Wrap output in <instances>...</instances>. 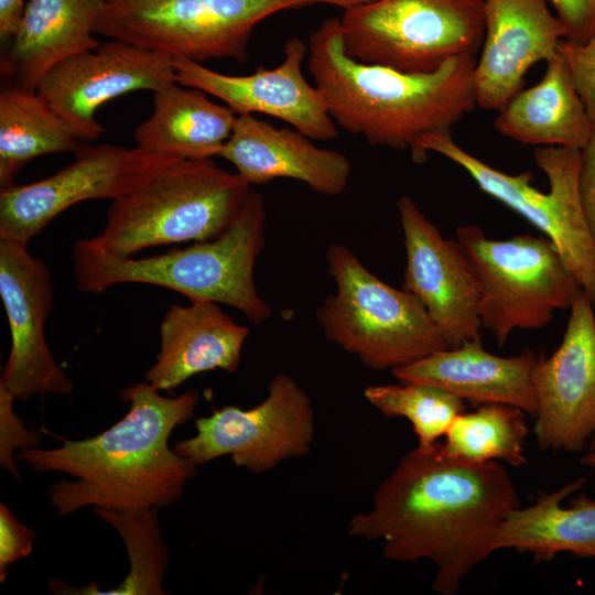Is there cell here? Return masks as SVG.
Wrapping results in <instances>:
<instances>
[{
	"instance_id": "obj_28",
	"label": "cell",
	"mask_w": 595,
	"mask_h": 595,
	"mask_svg": "<svg viewBox=\"0 0 595 595\" xmlns=\"http://www.w3.org/2000/svg\"><path fill=\"white\" fill-rule=\"evenodd\" d=\"M526 414L504 403L478 405L454 419L441 445L447 455L462 461H504L513 467L524 466V441L529 433Z\"/></svg>"
},
{
	"instance_id": "obj_16",
	"label": "cell",
	"mask_w": 595,
	"mask_h": 595,
	"mask_svg": "<svg viewBox=\"0 0 595 595\" xmlns=\"http://www.w3.org/2000/svg\"><path fill=\"white\" fill-rule=\"evenodd\" d=\"M397 206L405 249L402 289L422 303L450 348L480 339L478 290L459 245L445 239L410 197Z\"/></svg>"
},
{
	"instance_id": "obj_21",
	"label": "cell",
	"mask_w": 595,
	"mask_h": 595,
	"mask_svg": "<svg viewBox=\"0 0 595 595\" xmlns=\"http://www.w3.org/2000/svg\"><path fill=\"white\" fill-rule=\"evenodd\" d=\"M249 334L218 303L172 304L161 322L160 350L145 380L159 391H172L201 372H235Z\"/></svg>"
},
{
	"instance_id": "obj_2",
	"label": "cell",
	"mask_w": 595,
	"mask_h": 595,
	"mask_svg": "<svg viewBox=\"0 0 595 595\" xmlns=\"http://www.w3.org/2000/svg\"><path fill=\"white\" fill-rule=\"evenodd\" d=\"M125 416L101 433L62 439L55 448H29L15 458L36 472H60L47 490L50 505L66 516L86 507L140 512L173 505L197 466L169 447L174 429L187 422L199 401L192 389L163 397L150 383L125 388Z\"/></svg>"
},
{
	"instance_id": "obj_14",
	"label": "cell",
	"mask_w": 595,
	"mask_h": 595,
	"mask_svg": "<svg viewBox=\"0 0 595 595\" xmlns=\"http://www.w3.org/2000/svg\"><path fill=\"white\" fill-rule=\"evenodd\" d=\"M583 292L572 304L559 347L533 370L538 411L533 432L541 450L595 448V313ZM591 451V450H589Z\"/></svg>"
},
{
	"instance_id": "obj_31",
	"label": "cell",
	"mask_w": 595,
	"mask_h": 595,
	"mask_svg": "<svg viewBox=\"0 0 595 595\" xmlns=\"http://www.w3.org/2000/svg\"><path fill=\"white\" fill-rule=\"evenodd\" d=\"M558 52L564 58L575 87L595 123V34L583 44L562 40Z\"/></svg>"
},
{
	"instance_id": "obj_27",
	"label": "cell",
	"mask_w": 595,
	"mask_h": 595,
	"mask_svg": "<svg viewBox=\"0 0 595 595\" xmlns=\"http://www.w3.org/2000/svg\"><path fill=\"white\" fill-rule=\"evenodd\" d=\"M95 513L121 537L129 556L126 578L115 588L100 589L97 582L73 587L63 581H51L55 594L162 595L169 566V552L158 521L156 508L134 512L94 508Z\"/></svg>"
},
{
	"instance_id": "obj_13",
	"label": "cell",
	"mask_w": 595,
	"mask_h": 595,
	"mask_svg": "<svg viewBox=\"0 0 595 595\" xmlns=\"http://www.w3.org/2000/svg\"><path fill=\"white\" fill-rule=\"evenodd\" d=\"M174 82L172 57L109 39L55 64L40 80L36 93L82 142H90L104 132L96 120L101 105L136 90L154 93Z\"/></svg>"
},
{
	"instance_id": "obj_5",
	"label": "cell",
	"mask_w": 595,
	"mask_h": 595,
	"mask_svg": "<svg viewBox=\"0 0 595 595\" xmlns=\"http://www.w3.org/2000/svg\"><path fill=\"white\" fill-rule=\"evenodd\" d=\"M250 184L212 159H180L112 201L93 242L118 257L151 247L210 240L235 221Z\"/></svg>"
},
{
	"instance_id": "obj_22",
	"label": "cell",
	"mask_w": 595,
	"mask_h": 595,
	"mask_svg": "<svg viewBox=\"0 0 595 595\" xmlns=\"http://www.w3.org/2000/svg\"><path fill=\"white\" fill-rule=\"evenodd\" d=\"M106 0H29L21 25L1 56L6 87L36 90L62 60L100 45L95 36Z\"/></svg>"
},
{
	"instance_id": "obj_26",
	"label": "cell",
	"mask_w": 595,
	"mask_h": 595,
	"mask_svg": "<svg viewBox=\"0 0 595 595\" xmlns=\"http://www.w3.org/2000/svg\"><path fill=\"white\" fill-rule=\"evenodd\" d=\"M82 141L36 93L3 87L0 93V191L14 185L31 160L74 152Z\"/></svg>"
},
{
	"instance_id": "obj_8",
	"label": "cell",
	"mask_w": 595,
	"mask_h": 595,
	"mask_svg": "<svg viewBox=\"0 0 595 595\" xmlns=\"http://www.w3.org/2000/svg\"><path fill=\"white\" fill-rule=\"evenodd\" d=\"M366 0H106L95 33L197 63L245 62L255 26L283 10Z\"/></svg>"
},
{
	"instance_id": "obj_11",
	"label": "cell",
	"mask_w": 595,
	"mask_h": 595,
	"mask_svg": "<svg viewBox=\"0 0 595 595\" xmlns=\"http://www.w3.org/2000/svg\"><path fill=\"white\" fill-rule=\"evenodd\" d=\"M196 434L173 451L197 467L229 455L236 467L262 474L307 455L315 439L312 400L299 382L278 372L266 398L250 409L225 405L195 421Z\"/></svg>"
},
{
	"instance_id": "obj_23",
	"label": "cell",
	"mask_w": 595,
	"mask_h": 595,
	"mask_svg": "<svg viewBox=\"0 0 595 595\" xmlns=\"http://www.w3.org/2000/svg\"><path fill=\"white\" fill-rule=\"evenodd\" d=\"M496 130L517 142L536 147H563L582 151L594 123L558 52L547 61L539 83L516 93L495 118Z\"/></svg>"
},
{
	"instance_id": "obj_17",
	"label": "cell",
	"mask_w": 595,
	"mask_h": 595,
	"mask_svg": "<svg viewBox=\"0 0 595 595\" xmlns=\"http://www.w3.org/2000/svg\"><path fill=\"white\" fill-rule=\"evenodd\" d=\"M307 46L299 37L283 46V61L274 68L259 66L256 72L232 76L209 69L201 63L173 58L175 82L223 100L236 115L255 112L275 117L310 139L327 141L338 129L325 99L304 77L302 64Z\"/></svg>"
},
{
	"instance_id": "obj_3",
	"label": "cell",
	"mask_w": 595,
	"mask_h": 595,
	"mask_svg": "<svg viewBox=\"0 0 595 595\" xmlns=\"http://www.w3.org/2000/svg\"><path fill=\"white\" fill-rule=\"evenodd\" d=\"M307 52L309 72L337 127L371 145L409 150L415 163L425 162V138L451 132L477 106L475 56L424 74L361 63L346 54L336 17L312 32Z\"/></svg>"
},
{
	"instance_id": "obj_15",
	"label": "cell",
	"mask_w": 595,
	"mask_h": 595,
	"mask_svg": "<svg viewBox=\"0 0 595 595\" xmlns=\"http://www.w3.org/2000/svg\"><path fill=\"white\" fill-rule=\"evenodd\" d=\"M0 296L11 334V349L0 388L15 400L35 394H69L74 385L57 365L44 336L53 304L51 271L28 245L0 240Z\"/></svg>"
},
{
	"instance_id": "obj_18",
	"label": "cell",
	"mask_w": 595,
	"mask_h": 595,
	"mask_svg": "<svg viewBox=\"0 0 595 595\" xmlns=\"http://www.w3.org/2000/svg\"><path fill=\"white\" fill-rule=\"evenodd\" d=\"M485 35L476 58L477 106L499 110L522 89L526 73L558 54L565 31L550 0H483Z\"/></svg>"
},
{
	"instance_id": "obj_12",
	"label": "cell",
	"mask_w": 595,
	"mask_h": 595,
	"mask_svg": "<svg viewBox=\"0 0 595 595\" xmlns=\"http://www.w3.org/2000/svg\"><path fill=\"white\" fill-rule=\"evenodd\" d=\"M74 154L72 163L43 180L0 191V240L28 245L72 205L120 198L180 160L109 143H80Z\"/></svg>"
},
{
	"instance_id": "obj_30",
	"label": "cell",
	"mask_w": 595,
	"mask_h": 595,
	"mask_svg": "<svg viewBox=\"0 0 595 595\" xmlns=\"http://www.w3.org/2000/svg\"><path fill=\"white\" fill-rule=\"evenodd\" d=\"M14 397L0 388V464L14 478H20V470L13 457L18 450L40 447L41 436L36 431L25 428L23 420L14 412Z\"/></svg>"
},
{
	"instance_id": "obj_9",
	"label": "cell",
	"mask_w": 595,
	"mask_h": 595,
	"mask_svg": "<svg viewBox=\"0 0 595 595\" xmlns=\"http://www.w3.org/2000/svg\"><path fill=\"white\" fill-rule=\"evenodd\" d=\"M339 19L348 56L403 73L475 56L485 35L483 0H366Z\"/></svg>"
},
{
	"instance_id": "obj_1",
	"label": "cell",
	"mask_w": 595,
	"mask_h": 595,
	"mask_svg": "<svg viewBox=\"0 0 595 595\" xmlns=\"http://www.w3.org/2000/svg\"><path fill=\"white\" fill-rule=\"evenodd\" d=\"M518 506L502 465L452 457L439 442L404 454L374 491L370 508L349 519L347 533L381 542L390 561H431L433 589L455 595L464 577L495 552L497 531Z\"/></svg>"
},
{
	"instance_id": "obj_25",
	"label": "cell",
	"mask_w": 595,
	"mask_h": 595,
	"mask_svg": "<svg viewBox=\"0 0 595 595\" xmlns=\"http://www.w3.org/2000/svg\"><path fill=\"white\" fill-rule=\"evenodd\" d=\"M236 118L204 90L174 82L153 93L151 116L134 129L136 147L176 159H212L230 137Z\"/></svg>"
},
{
	"instance_id": "obj_19",
	"label": "cell",
	"mask_w": 595,
	"mask_h": 595,
	"mask_svg": "<svg viewBox=\"0 0 595 595\" xmlns=\"http://www.w3.org/2000/svg\"><path fill=\"white\" fill-rule=\"evenodd\" d=\"M218 156L230 162L250 185L288 177L328 196L342 194L351 174L343 153L318 148L302 132L275 128L252 115H237Z\"/></svg>"
},
{
	"instance_id": "obj_35",
	"label": "cell",
	"mask_w": 595,
	"mask_h": 595,
	"mask_svg": "<svg viewBox=\"0 0 595 595\" xmlns=\"http://www.w3.org/2000/svg\"><path fill=\"white\" fill-rule=\"evenodd\" d=\"M24 0H0V37L12 40L17 34L25 10Z\"/></svg>"
},
{
	"instance_id": "obj_34",
	"label": "cell",
	"mask_w": 595,
	"mask_h": 595,
	"mask_svg": "<svg viewBox=\"0 0 595 595\" xmlns=\"http://www.w3.org/2000/svg\"><path fill=\"white\" fill-rule=\"evenodd\" d=\"M578 193L585 220L595 245V123L589 142L581 151Z\"/></svg>"
},
{
	"instance_id": "obj_29",
	"label": "cell",
	"mask_w": 595,
	"mask_h": 595,
	"mask_svg": "<svg viewBox=\"0 0 595 595\" xmlns=\"http://www.w3.org/2000/svg\"><path fill=\"white\" fill-rule=\"evenodd\" d=\"M364 397L383 415L408 420L420 447L439 443L454 419L466 411L462 398L424 383L371 385L364 389Z\"/></svg>"
},
{
	"instance_id": "obj_7",
	"label": "cell",
	"mask_w": 595,
	"mask_h": 595,
	"mask_svg": "<svg viewBox=\"0 0 595 595\" xmlns=\"http://www.w3.org/2000/svg\"><path fill=\"white\" fill-rule=\"evenodd\" d=\"M479 295V318L502 346L515 329L547 326L584 292L547 236L489 239L476 225L455 229Z\"/></svg>"
},
{
	"instance_id": "obj_33",
	"label": "cell",
	"mask_w": 595,
	"mask_h": 595,
	"mask_svg": "<svg viewBox=\"0 0 595 595\" xmlns=\"http://www.w3.org/2000/svg\"><path fill=\"white\" fill-rule=\"evenodd\" d=\"M564 28V40L583 44L595 34V0H550Z\"/></svg>"
},
{
	"instance_id": "obj_24",
	"label": "cell",
	"mask_w": 595,
	"mask_h": 595,
	"mask_svg": "<svg viewBox=\"0 0 595 595\" xmlns=\"http://www.w3.org/2000/svg\"><path fill=\"white\" fill-rule=\"evenodd\" d=\"M585 482L577 478L552 493H540L528 507L512 509L497 531L494 551L530 552L534 562L550 561L561 552L595 558V498L580 493L562 507Z\"/></svg>"
},
{
	"instance_id": "obj_20",
	"label": "cell",
	"mask_w": 595,
	"mask_h": 595,
	"mask_svg": "<svg viewBox=\"0 0 595 595\" xmlns=\"http://www.w3.org/2000/svg\"><path fill=\"white\" fill-rule=\"evenodd\" d=\"M539 356L530 348L502 357L487 351L480 339L432 353L391 370L399 382L431 385L476 407L504 403L531 416L538 411L533 370Z\"/></svg>"
},
{
	"instance_id": "obj_32",
	"label": "cell",
	"mask_w": 595,
	"mask_h": 595,
	"mask_svg": "<svg viewBox=\"0 0 595 595\" xmlns=\"http://www.w3.org/2000/svg\"><path fill=\"white\" fill-rule=\"evenodd\" d=\"M36 534L24 526L4 505H0V582L7 578L9 566L29 556Z\"/></svg>"
},
{
	"instance_id": "obj_4",
	"label": "cell",
	"mask_w": 595,
	"mask_h": 595,
	"mask_svg": "<svg viewBox=\"0 0 595 595\" xmlns=\"http://www.w3.org/2000/svg\"><path fill=\"white\" fill-rule=\"evenodd\" d=\"M266 218L262 196L251 191L228 229L184 249L134 259L113 256L91 238H79L72 248L76 288L83 293H101L122 283L156 285L176 291L190 302L226 304L259 325L272 315L253 277L266 244Z\"/></svg>"
},
{
	"instance_id": "obj_10",
	"label": "cell",
	"mask_w": 595,
	"mask_h": 595,
	"mask_svg": "<svg viewBox=\"0 0 595 595\" xmlns=\"http://www.w3.org/2000/svg\"><path fill=\"white\" fill-rule=\"evenodd\" d=\"M424 158L439 153L464 169L478 187L542 231L556 246L565 264L595 306V245L578 193L581 151L563 147H537L536 164L549 181V193L531 185L529 171L507 174L461 148L452 133L433 134L421 143Z\"/></svg>"
},
{
	"instance_id": "obj_6",
	"label": "cell",
	"mask_w": 595,
	"mask_h": 595,
	"mask_svg": "<svg viewBox=\"0 0 595 595\" xmlns=\"http://www.w3.org/2000/svg\"><path fill=\"white\" fill-rule=\"evenodd\" d=\"M336 292L316 309L325 337L372 370H393L448 347L422 303L368 270L345 245L326 251Z\"/></svg>"
},
{
	"instance_id": "obj_36",
	"label": "cell",
	"mask_w": 595,
	"mask_h": 595,
	"mask_svg": "<svg viewBox=\"0 0 595 595\" xmlns=\"http://www.w3.org/2000/svg\"><path fill=\"white\" fill-rule=\"evenodd\" d=\"M580 464L595 470V448L586 452L581 457Z\"/></svg>"
}]
</instances>
